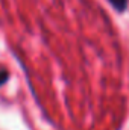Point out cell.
<instances>
[{
    "label": "cell",
    "mask_w": 129,
    "mask_h": 130,
    "mask_svg": "<svg viewBox=\"0 0 129 130\" xmlns=\"http://www.w3.org/2000/svg\"><path fill=\"white\" fill-rule=\"evenodd\" d=\"M9 80V70L0 65V86H3Z\"/></svg>",
    "instance_id": "obj_2"
},
{
    "label": "cell",
    "mask_w": 129,
    "mask_h": 130,
    "mask_svg": "<svg viewBox=\"0 0 129 130\" xmlns=\"http://www.w3.org/2000/svg\"><path fill=\"white\" fill-rule=\"evenodd\" d=\"M117 12H123L128 8V0H108Z\"/></svg>",
    "instance_id": "obj_1"
}]
</instances>
